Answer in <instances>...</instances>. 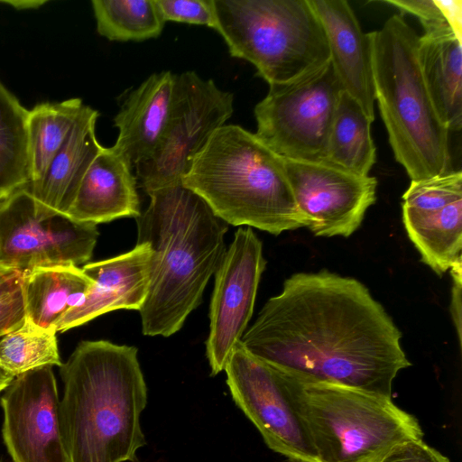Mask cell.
<instances>
[{"label":"cell","mask_w":462,"mask_h":462,"mask_svg":"<svg viewBox=\"0 0 462 462\" xmlns=\"http://www.w3.org/2000/svg\"><path fill=\"white\" fill-rule=\"evenodd\" d=\"M446 23L462 42V0H434Z\"/></svg>","instance_id":"33"},{"label":"cell","mask_w":462,"mask_h":462,"mask_svg":"<svg viewBox=\"0 0 462 462\" xmlns=\"http://www.w3.org/2000/svg\"><path fill=\"white\" fill-rule=\"evenodd\" d=\"M152 267V249L147 244L138 243L127 253L84 264L81 269L93 285L80 303L60 320L56 332L116 310H139L147 296Z\"/></svg>","instance_id":"16"},{"label":"cell","mask_w":462,"mask_h":462,"mask_svg":"<svg viewBox=\"0 0 462 462\" xmlns=\"http://www.w3.org/2000/svg\"><path fill=\"white\" fill-rule=\"evenodd\" d=\"M182 184L227 225L275 236L306 227L283 159L239 125H224L212 134Z\"/></svg>","instance_id":"4"},{"label":"cell","mask_w":462,"mask_h":462,"mask_svg":"<svg viewBox=\"0 0 462 462\" xmlns=\"http://www.w3.org/2000/svg\"><path fill=\"white\" fill-rule=\"evenodd\" d=\"M266 261L251 227H239L215 273L206 354L216 375L247 329Z\"/></svg>","instance_id":"12"},{"label":"cell","mask_w":462,"mask_h":462,"mask_svg":"<svg viewBox=\"0 0 462 462\" xmlns=\"http://www.w3.org/2000/svg\"><path fill=\"white\" fill-rule=\"evenodd\" d=\"M2 202H3V201H2ZM2 202H0V205H1V203H2Z\"/></svg>","instance_id":"37"},{"label":"cell","mask_w":462,"mask_h":462,"mask_svg":"<svg viewBox=\"0 0 462 462\" xmlns=\"http://www.w3.org/2000/svg\"><path fill=\"white\" fill-rule=\"evenodd\" d=\"M0 402L3 439L13 462H68L52 366L15 376Z\"/></svg>","instance_id":"13"},{"label":"cell","mask_w":462,"mask_h":462,"mask_svg":"<svg viewBox=\"0 0 462 462\" xmlns=\"http://www.w3.org/2000/svg\"><path fill=\"white\" fill-rule=\"evenodd\" d=\"M369 33L375 101L395 160L411 180L452 171L450 132L439 119L421 74L419 35L401 14Z\"/></svg>","instance_id":"5"},{"label":"cell","mask_w":462,"mask_h":462,"mask_svg":"<svg viewBox=\"0 0 462 462\" xmlns=\"http://www.w3.org/2000/svg\"><path fill=\"white\" fill-rule=\"evenodd\" d=\"M215 30L232 57L252 63L269 85L294 80L329 61L310 0H214Z\"/></svg>","instance_id":"6"},{"label":"cell","mask_w":462,"mask_h":462,"mask_svg":"<svg viewBox=\"0 0 462 462\" xmlns=\"http://www.w3.org/2000/svg\"><path fill=\"white\" fill-rule=\"evenodd\" d=\"M163 21L206 25L215 30L214 0H155Z\"/></svg>","instance_id":"29"},{"label":"cell","mask_w":462,"mask_h":462,"mask_svg":"<svg viewBox=\"0 0 462 462\" xmlns=\"http://www.w3.org/2000/svg\"><path fill=\"white\" fill-rule=\"evenodd\" d=\"M282 159L306 227L317 236H350L376 200V178L327 162Z\"/></svg>","instance_id":"14"},{"label":"cell","mask_w":462,"mask_h":462,"mask_svg":"<svg viewBox=\"0 0 462 462\" xmlns=\"http://www.w3.org/2000/svg\"><path fill=\"white\" fill-rule=\"evenodd\" d=\"M224 371L234 402L271 449L294 462H319L288 374L250 354L241 342Z\"/></svg>","instance_id":"10"},{"label":"cell","mask_w":462,"mask_h":462,"mask_svg":"<svg viewBox=\"0 0 462 462\" xmlns=\"http://www.w3.org/2000/svg\"><path fill=\"white\" fill-rule=\"evenodd\" d=\"M93 282L75 265L35 268L23 273L26 318L38 327L56 332L64 315L78 306Z\"/></svg>","instance_id":"22"},{"label":"cell","mask_w":462,"mask_h":462,"mask_svg":"<svg viewBox=\"0 0 462 462\" xmlns=\"http://www.w3.org/2000/svg\"><path fill=\"white\" fill-rule=\"evenodd\" d=\"M174 85L170 70L152 73L125 100L114 118V146L134 168L156 148L169 116Z\"/></svg>","instance_id":"19"},{"label":"cell","mask_w":462,"mask_h":462,"mask_svg":"<svg viewBox=\"0 0 462 462\" xmlns=\"http://www.w3.org/2000/svg\"><path fill=\"white\" fill-rule=\"evenodd\" d=\"M137 243L152 252L147 296L140 308L145 336L171 337L202 301L226 252L228 225L182 182L148 193Z\"/></svg>","instance_id":"2"},{"label":"cell","mask_w":462,"mask_h":462,"mask_svg":"<svg viewBox=\"0 0 462 462\" xmlns=\"http://www.w3.org/2000/svg\"><path fill=\"white\" fill-rule=\"evenodd\" d=\"M86 106L80 98L74 97L60 102L38 104L29 110L30 185L42 178L69 138Z\"/></svg>","instance_id":"25"},{"label":"cell","mask_w":462,"mask_h":462,"mask_svg":"<svg viewBox=\"0 0 462 462\" xmlns=\"http://www.w3.org/2000/svg\"><path fill=\"white\" fill-rule=\"evenodd\" d=\"M133 169L114 145L102 147L85 173L67 216L94 225L137 218L141 211Z\"/></svg>","instance_id":"18"},{"label":"cell","mask_w":462,"mask_h":462,"mask_svg":"<svg viewBox=\"0 0 462 462\" xmlns=\"http://www.w3.org/2000/svg\"><path fill=\"white\" fill-rule=\"evenodd\" d=\"M401 337L361 282L322 270L286 279L240 342L255 357L300 380L392 398L394 378L411 365Z\"/></svg>","instance_id":"1"},{"label":"cell","mask_w":462,"mask_h":462,"mask_svg":"<svg viewBox=\"0 0 462 462\" xmlns=\"http://www.w3.org/2000/svg\"><path fill=\"white\" fill-rule=\"evenodd\" d=\"M378 462H450L422 439L402 441L391 448Z\"/></svg>","instance_id":"30"},{"label":"cell","mask_w":462,"mask_h":462,"mask_svg":"<svg viewBox=\"0 0 462 462\" xmlns=\"http://www.w3.org/2000/svg\"><path fill=\"white\" fill-rule=\"evenodd\" d=\"M28 115L0 82V202L31 182Z\"/></svg>","instance_id":"24"},{"label":"cell","mask_w":462,"mask_h":462,"mask_svg":"<svg viewBox=\"0 0 462 462\" xmlns=\"http://www.w3.org/2000/svg\"><path fill=\"white\" fill-rule=\"evenodd\" d=\"M2 4L9 5L16 10L38 9L47 3L45 0H5Z\"/></svg>","instance_id":"34"},{"label":"cell","mask_w":462,"mask_h":462,"mask_svg":"<svg viewBox=\"0 0 462 462\" xmlns=\"http://www.w3.org/2000/svg\"><path fill=\"white\" fill-rule=\"evenodd\" d=\"M402 222L421 262L443 275L462 257L461 171L411 180L402 195Z\"/></svg>","instance_id":"15"},{"label":"cell","mask_w":462,"mask_h":462,"mask_svg":"<svg viewBox=\"0 0 462 462\" xmlns=\"http://www.w3.org/2000/svg\"><path fill=\"white\" fill-rule=\"evenodd\" d=\"M343 88L328 61L294 80L269 85L254 107L256 137L284 159L326 162Z\"/></svg>","instance_id":"8"},{"label":"cell","mask_w":462,"mask_h":462,"mask_svg":"<svg viewBox=\"0 0 462 462\" xmlns=\"http://www.w3.org/2000/svg\"><path fill=\"white\" fill-rule=\"evenodd\" d=\"M97 110L87 106L42 178L28 186L38 207L67 215L88 167L102 149L96 135Z\"/></svg>","instance_id":"20"},{"label":"cell","mask_w":462,"mask_h":462,"mask_svg":"<svg viewBox=\"0 0 462 462\" xmlns=\"http://www.w3.org/2000/svg\"><path fill=\"white\" fill-rule=\"evenodd\" d=\"M61 427L68 462H138L146 445L141 413L147 386L137 348L80 342L60 366Z\"/></svg>","instance_id":"3"},{"label":"cell","mask_w":462,"mask_h":462,"mask_svg":"<svg viewBox=\"0 0 462 462\" xmlns=\"http://www.w3.org/2000/svg\"><path fill=\"white\" fill-rule=\"evenodd\" d=\"M289 375L319 462H378L395 445L423 437L392 398Z\"/></svg>","instance_id":"7"},{"label":"cell","mask_w":462,"mask_h":462,"mask_svg":"<svg viewBox=\"0 0 462 462\" xmlns=\"http://www.w3.org/2000/svg\"><path fill=\"white\" fill-rule=\"evenodd\" d=\"M25 319L23 273L14 271L0 282V338L20 327Z\"/></svg>","instance_id":"28"},{"label":"cell","mask_w":462,"mask_h":462,"mask_svg":"<svg viewBox=\"0 0 462 462\" xmlns=\"http://www.w3.org/2000/svg\"><path fill=\"white\" fill-rule=\"evenodd\" d=\"M56 333L36 326L27 318L0 339V364L14 377L46 365H62Z\"/></svg>","instance_id":"27"},{"label":"cell","mask_w":462,"mask_h":462,"mask_svg":"<svg viewBox=\"0 0 462 462\" xmlns=\"http://www.w3.org/2000/svg\"><path fill=\"white\" fill-rule=\"evenodd\" d=\"M97 32L109 41L156 38L165 22L155 0H93Z\"/></svg>","instance_id":"26"},{"label":"cell","mask_w":462,"mask_h":462,"mask_svg":"<svg viewBox=\"0 0 462 462\" xmlns=\"http://www.w3.org/2000/svg\"><path fill=\"white\" fill-rule=\"evenodd\" d=\"M14 271L7 270L0 266V282L4 281L6 277H8Z\"/></svg>","instance_id":"36"},{"label":"cell","mask_w":462,"mask_h":462,"mask_svg":"<svg viewBox=\"0 0 462 462\" xmlns=\"http://www.w3.org/2000/svg\"><path fill=\"white\" fill-rule=\"evenodd\" d=\"M372 123L359 104L343 91L330 129L326 162L368 176L376 158Z\"/></svg>","instance_id":"23"},{"label":"cell","mask_w":462,"mask_h":462,"mask_svg":"<svg viewBox=\"0 0 462 462\" xmlns=\"http://www.w3.org/2000/svg\"><path fill=\"white\" fill-rule=\"evenodd\" d=\"M417 56L435 110L449 132L462 127V42L449 27L419 36Z\"/></svg>","instance_id":"21"},{"label":"cell","mask_w":462,"mask_h":462,"mask_svg":"<svg viewBox=\"0 0 462 462\" xmlns=\"http://www.w3.org/2000/svg\"><path fill=\"white\" fill-rule=\"evenodd\" d=\"M383 2L393 5L402 13L416 16L420 20L424 32L449 27L434 0H385Z\"/></svg>","instance_id":"31"},{"label":"cell","mask_w":462,"mask_h":462,"mask_svg":"<svg viewBox=\"0 0 462 462\" xmlns=\"http://www.w3.org/2000/svg\"><path fill=\"white\" fill-rule=\"evenodd\" d=\"M325 31L329 62L343 88L374 120V82L370 33L346 0H310Z\"/></svg>","instance_id":"17"},{"label":"cell","mask_w":462,"mask_h":462,"mask_svg":"<svg viewBox=\"0 0 462 462\" xmlns=\"http://www.w3.org/2000/svg\"><path fill=\"white\" fill-rule=\"evenodd\" d=\"M14 376L0 364V393L10 384Z\"/></svg>","instance_id":"35"},{"label":"cell","mask_w":462,"mask_h":462,"mask_svg":"<svg viewBox=\"0 0 462 462\" xmlns=\"http://www.w3.org/2000/svg\"><path fill=\"white\" fill-rule=\"evenodd\" d=\"M453 280L450 312L457 328L458 342L461 344V292H462V257L449 269Z\"/></svg>","instance_id":"32"},{"label":"cell","mask_w":462,"mask_h":462,"mask_svg":"<svg viewBox=\"0 0 462 462\" xmlns=\"http://www.w3.org/2000/svg\"><path fill=\"white\" fill-rule=\"evenodd\" d=\"M97 225L40 208L27 188L0 205V266L22 273L55 265L88 263Z\"/></svg>","instance_id":"11"},{"label":"cell","mask_w":462,"mask_h":462,"mask_svg":"<svg viewBox=\"0 0 462 462\" xmlns=\"http://www.w3.org/2000/svg\"><path fill=\"white\" fill-rule=\"evenodd\" d=\"M234 95L195 71L174 75L166 125L152 155L135 167L136 180L148 194L182 182L195 156L231 117Z\"/></svg>","instance_id":"9"}]
</instances>
